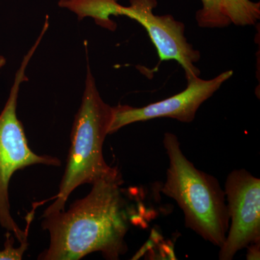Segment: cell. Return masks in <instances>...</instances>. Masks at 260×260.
Instances as JSON below:
<instances>
[{"mask_svg":"<svg viewBox=\"0 0 260 260\" xmlns=\"http://www.w3.org/2000/svg\"><path fill=\"white\" fill-rule=\"evenodd\" d=\"M123 184L121 174L99 179L69 209L42 216L50 243L38 259L78 260L100 252L105 259L117 260L126 254L129 221Z\"/></svg>","mask_w":260,"mask_h":260,"instance_id":"cell-1","label":"cell"},{"mask_svg":"<svg viewBox=\"0 0 260 260\" xmlns=\"http://www.w3.org/2000/svg\"><path fill=\"white\" fill-rule=\"evenodd\" d=\"M113 114L114 108L99 93L88 60L85 89L73 121L69 154L59 192L42 216L64 210L70 194L78 186L121 174L118 167L108 165L103 155Z\"/></svg>","mask_w":260,"mask_h":260,"instance_id":"cell-2","label":"cell"},{"mask_svg":"<svg viewBox=\"0 0 260 260\" xmlns=\"http://www.w3.org/2000/svg\"><path fill=\"white\" fill-rule=\"evenodd\" d=\"M162 143L169 165L162 192L175 200L183 210L186 228L220 247L230 220L225 191L217 179L197 169L186 158L177 136L165 133Z\"/></svg>","mask_w":260,"mask_h":260,"instance_id":"cell-3","label":"cell"},{"mask_svg":"<svg viewBox=\"0 0 260 260\" xmlns=\"http://www.w3.org/2000/svg\"><path fill=\"white\" fill-rule=\"evenodd\" d=\"M44 38L39 37L24 56L20 68L15 74L14 83L9 97L0 114V225L11 232L20 244L28 243V226L24 232L15 221L10 213L9 184L17 171L34 165L60 167L59 158L50 155H40L32 151L23 124L17 116V105L20 85L27 81V67Z\"/></svg>","mask_w":260,"mask_h":260,"instance_id":"cell-4","label":"cell"},{"mask_svg":"<svg viewBox=\"0 0 260 260\" xmlns=\"http://www.w3.org/2000/svg\"><path fill=\"white\" fill-rule=\"evenodd\" d=\"M224 191L232 224L219 259L232 260L238 251L260 242V180L244 169L234 170Z\"/></svg>","mask_w":260,"mask_h":260,"instance_id":"cell-5","label":"cell"},{"mask_svg":"<svg viewBox=\"0 0 260 260\" xmlns=\"http://www.w3.org/2000/svg\"><path fill=\"white\" fill-rule=\"evenodd\" d=\"M234 72L228 70L210 80L200 77L187 80V86L181 93L145 107L137 108L128 105L113 107L114 114L109 134H113L126 125L157 118H171L184 123L194 120L200 106L210 99Z\"/></svg>","mask_w":260,"mask_h":260,"instance_id":"cell-6","label":"cell"},{"mask_svg":"<svg viewBox=\"0 0 260 260\" xmlns=\"http://www.w3.org/2000/svg\"><path fill=\"white\" fill-rule=\"evenodd\" d=\"M156 0H129L127 7L121 6V15L128 17L144 27L158 52L160 61H177L184 70L186 80L200 77L195 63L200 52L187 42L184 23L171 15H155Z\"/></svg>","mask_w":260,"mask_h":260,"instance_id":"cell-7","label":"cell"},{"mask_svg":"<svg viewBox=\"0 0 260 260\" xmlns=\"http://www.w3.org/2000/svg\"><path fill=\"white\" fill-rule=\"evenodd\" d=\"M58 5L73 12L79 20L91 18L96 25L111 31L117 28L112 17L121 15L122 6L118 0H59Z\"/></svg>","mask_w":260,"mask_h":260,"instance_id":"cell-8","label":"cell"},{"mask_svg":"<svg viewBox=\"0 0 260 260\" xmlns=\"http://www.w3.org/2000/svg\"><path fill=\"white\" fill-rule=\"evenodd\" d=\"M224 11L237 26L253 25L260 18V3L251 0H222Z\"/></svg>","mask_w":260,"mask_h":260,"instance_id":"cell-9","label":"cell"},{"mask_svg":"<svg viewBox=\"0 0 260 260\" xmlns=\"http://www.w3.org/2000/svg\"><path fill=\"white\" fill-rule=\"evenodd\" d=\"M203 8L196 13V20L201 28H225L232 24L224 11L222 0H200Z\"/></svg>","mask_w":260,"mask_h":260,"instance_id":"cell-10","label":"cell"},{"mask_svg":"<svg viewBox=\"0 0 260 260\" xmlns=\"http://www.w3.org/2000/svg\"><path fill=\"white\" fill-rule=\"evenodd\" d=\"M15 237L11 232L5 235L4 249L0 250V260H21L24 253L28 249V243L20 244L19 247H14Z\"/></svg>","mask_w":260,"mask_h":260,"instance_id":"cell-11","label":"cell"},{"mask_svg":"<svg viewBox=\"0 0 260 260\" xmlns=\"http://www.w3.org/2000/svg\"><path fill=\"white\" fill-rule=\"evenodd\" d=\"M247 248V259H259V242L251 244Z\"/></svg>","mask_w":260,"mask_h":260,"instance_id":"cell-12","label":"cell"},{"mask_svg":"<svg viewBox=\"0 0 260 260\" xmlns=\"http://www.w3.org/2000/svg\"><path fill=\"white\" fill-rule=\"evenodd\" d=\"M6 63V58H5L4 56L0 55V73H1L2 70L4 68Z\"/></svg>","mask_w":260,"mask_h":260,"instance_id":"cell-13","label":"cell"}]
</instances>
